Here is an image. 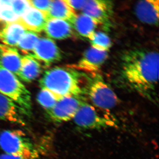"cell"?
I'll return each mask as SVG.
<instances>
[{"label":"cell","mask_w":159,"mask_h":159,"mask_svg":"<svg viewBox=\"0 0 159 159\" xmlns=\"http://www.w3.org/2000/svg\"><path fill=\"white\" fill-rule=\"evenodd\" d=\"M32 54L38 61L44 63L46 66L58 62L62 58V54L53 40L47 38L39 39Z\"/></svg>","instance_id":"9c48e42d"},{"label":"cell","mask_w":159,"mask_h":159,"mask_svg":"<svg viewBox=\"0 0 159 159\" xmlns=\"http://www.w3.org/2000/svg\"><path fill=\"white\" fill-rule=\"evenodd\" d=\"M42 67L38 61L32 54L22 57L21 66L19 74L20 79L26 83H31L39 76Z\"/></svg>","instance_id":"2e32d148"},{"label":"cell","mask_w":159,"mask_h":159,"mask_svg":"<svg viewBox=\"0 0 159 159\" xmlns=\"http://www.w3.org/2000/svg\"><path fill=\"white\" fill-rule=\"evenodd\" d=\"M39 39L38 35L33 31H26L23 35L17 46L25 54H28L29 51L34 50Z\"/></svg>","instance_id":"ffe728a7"},{"label":"cell","mask_w":159,"mask_h":159,"mask_svg":"<svg viewBox=\"0 0 159 159\" xmlns=\"http://www.w3.org/2000/svg\"><path fill=\"white\" fill-rule=\"evenodd\" d=\"M47 13L30 7L18 20L25 28L34 32L43 31L47 21Z\"/></svg>","instance_id":"4fadbf2b"},{"label":"cell","mask_w":159,"mask_h":159,"mask_svg":"<svg viewBox=\"0 0 159 159\" xmlns=\"http://www.w3.org/2000/svg\"><path fill=\"white\" fill-rule=\"evenodd\" d=\"M3 22H4V21H3L1 20H0V23Z\"/></svg>","instance_id":"4316f807"},{"label":"cell","mask_w":159,"mask_h":159,"mask_svg":"<svg viewBox=\"0 0 159 159\" xmlns=\"http://www.w3.org/2000/svg\"><path fill=\"white\" fill-rule=\"evenodd\" d=\"M107 57V51H100L91 48L85 51L77 64L69 66L77 71L96 73L99 70Z\"/></svg>","instance_id":"30bf717a"},{"label":"cell","mask_w":159,"mask_h":159,"mask_svg":"<svg viewBox=\"0 0 159 159\" xmlns=\"http://www.w3.org/2000/svg\"><path fill=\"white\" fill-rule=\"evenodd\" d=\"M81 11L82 13L88 16L107 30L111 25L113 4L110 1L85 0Z\"/></svg>","instance_id":"52a82bcc"},{"label":"cell","mask_w":159,"mask_h":159,"mask_svg":"<svg viewBox=\"0 0 159 159\" xmlns=\"http://www.w3.org/2000/svg\"><path fill=\"white\" fill-rule=\"evenodd\" d=\"M21 60L17 49L0 44V65L4 68L18 76Z\"/></svg>","instance_id":"5bb4252c"},{"label":"cell","mask_w":159,"mask_h":159,"mask_svg":"<svg viewBox=\"0 0 159 159\" xmlns=\"http://www.w3.org/2000/svg\"><path fill=\"white\" fill-rule=\"evenodd\" d=\"M26 31L25 28L18 20L6 23L0 34V39L6 45L9 47L17 46Z\"/></svg>","instance_id":"ac0fdd59"},{"label":"cell","mask_w":159,"mask_h":159,"mask_svg":"<svg viewBox=\"0 0 159 159\" xmlns=\"http://www.w3.org/2000/svg\"><path fill=\"white\" fill-rule=\"evenodd\" d=\"M11 7L13 12L19 17L21 16L25 11L31 7L28 1L14 0L11 1Z\"/></svg>","instance_id":"603a6c76"},{"label":"cell","mask_w":159,"mask_h":159,"mask_svg":"<svg viewBox=\"0 0 159 159\" xmlns=\"http://www.w3.org/2000/svg\"><path fill=\"white\" fill-rule=\"evenodd\" d=\"M26 116V112L20 106L0 93V120L25 126Z\"/></svg>","instance_id":"8fae6325"},{"label":"cell","mask_w":159,"mask_h":159,"mask_svg":"<svg viewBox=\"0 0 159 159\" xmlns=\"http://www.w3.org/2000/svg\"><path fill=\"white\" fill-rule=\"evenodd\" d=\"M0 34H1V32H0Z\"/></svg>","instance_id":"83f0119b"},{"label":"cell","mask_w":159,"mask_h":159,"mask_svg":"<svg viewBox=\"0 0 159 159\" xmlns=\"http://www.w3.org/2000/svg\"><path fill=\"white\" fill-rule=\"evenodd\" d=\"M66 2L68 4L71 8L75 10H80L83 7L85 0H80V1H72V0H65Z\"/></svg>","instance_id":"d4e9b609"},{"label":"cell","mask_w":159,"mask_h":159,"mask_svg":"<svg viewBox=\"0 0 159 159\" xmlns=\"http://www.w3.org/2000/svg\"><path fill=\"white\" fill-rule=\"evenodd\" d=\"M34 157H22L16 156L4 153L0 155V159H37Z\"/></svg>","instance_id":"484cf974"},{"label":"cell","mask_w":159,"mask_h":159,"mask_svg":"<svg viewBox=\"0 0 159 159\" xmlns=\"http://www.w3.org/2000/svg\"><path fill=\"white\" fill-rule=\"evenodd\" d=\"M82 75L68 66L46 71L39 80L40 87L48 90L60 99L65 97L83 98L86 91L81 86Z\"/></svg>","instance_id":"7a4b0ae2"},{"label":"cell","mask_w":159,"mask_h":159,"mask_svg":"<svg viewBox=\"0 0 159 159\" xmlns=\"http://www.w3.org/2000/svg\"><path fill=\"white\" fill-rule=\"evenodd\" d=\"M76 16L75 10L69 6L65 0L51 1L50 9L47 12L48 20L52 19L65 20L71 25Z\"/></svg>","instance_id":"e0dca14e"},{"label":"cell","mask_w":159,"mask_h":159,"mask_svg":"<svg viewBox=\"0 0 159 159\" xmlns=\"http://www.w3.org/2000/svg\"><path fill=\"white\" fill-rule=\"evenodd\" d=\"M71 25L79 35L89 39L95 33L98 24L88 16L81 13L77 15Z\"/></svg>","instance_id":"d6986e66"},{"label":"cell","mask_w":159,"mask_h":159,"mask_svg":"<svg viewBox=\"0 0 159 159\" xmlns=\"http://www.w3.org/2000/svg\"><path fill=\"white\" fill-rule=\"evenodd\" d=\"M121 60L122 81L142 96L151 97L158 81V53L145 49H132L124 52Z\"/></svg>","instance_id":"6da1fadb"},{"label":"cell","mask_w":159,"mask_h":159,"mask_svg":"<svg viewBox=\"0 0 159 159\" xmlns=\"http://www.w3.org/2000/svg\"><path fill=\"white\" fill-rule=\"evenodd\" d=\"M84 98L65 97L60 99L51 110L47 112L50 119L56 122H68L74 119L83 103Z\"/></svg>","instance_id":"ba28073f"},{"label":"cell","mask_w":159,"mask_h":159,"mask_svg":"<svg viewBox=\"0 0 159 159\" xmlns=\"http://www.w3.org/2000/svg\"><path fill=\"white\" fill-rule=\"evenodd\" d=\"M0 148L8 154L37 158V149L25 133L20 130H6L0 133Z\"/></svg>","instance_id":"277c9868"},{"label":"cell","mask_w":159,"mask_h":159,"mask_svg":"<svg viewBox=\"0 0 159 159\" xmlns=\"http://www.w3.org/2000/svg\"><path fill=\"white\" fill-rule=\"evenodd\" d=\"M51 1L49 0L46 1H38V0H28V2L31 7H34L35 9L40 11L47 12L48 11L51 6Z\"/></svg>","instance_id":"cb8c5ba5"},{"label":"cell","mask_w":159,"mask_h":159,"mask_svg":"<svg viewBox=\"0 0 159 159\" xmlns=\"http://www.w3.org/2000/svg\"><path fill=\"white\" fill-rule=\"evenodd\" d=\"M80 128L87 129H100L117 127V120L105 111L101 112L86 102L83 103L73 119Z\"/></svg>","instance_id":"5b68a950"},{"label":"cell","mask_w":159,"mask_h":159,"mask_svg":"<svg viewBox=\"0 0 159 159\" xmlns=\"http://www.w3.org/2000/svg\"><path fill=\"white\" fill-rule=\"evenodd\" d=\"M92 48L100 51H107L112 46L111 41L108 35L103 32H95L90 39Z\"/></svg>","instance_id":"44dd1931"},{"label":"cell","mask_w":159,"mask_h":159,"mask_svg":"<svg viewBox=\"0 0 159 159\" xmlns=\"http://www.w3.org/2000/svg\"><path fill=\"white\" fill-rule=\"evenodd\" d=\"M158 0L139 1L135 6L137 17L142 22L157 25L159 21Z\"/></svg>","instance_id":"7c38bea8"},{"label":"cell","mask_w":159,"mask_h":159,"mask_svg":"<svg viewBox=\"0 0 159 159\" xmlns=\"http://www.w3.org/2000/svg\"><path fill=\"white\" fill-rule=\"evenodd\" d=\"M0 93L6 96L31 115V94L17 77L0 65Z\"/></svg>","instance_id":"3957f363"},{"label":"cell","mask_w":159,"mask_h":159,"mask_svg":"<svg viewBox=\"0 0 159 159\" xmlns=\"http://www.w3.org/2000/svg\"><path fill=\"white\" fill-rule=\"evenodd\" d=\"M37 100L40 105L47 112L52 109L57 101L59 100L55 95L45 89H42L39 93Z\"/></svg>","instance_id":"7402d4cb"},{"label":"cell","mask_w":159,"mask_h":159,"mask_svg":"<svg viewBox=\"0 0 159 159\" xmlns=\"http://www.w3.org/2000/svg\"><path fill=\"white\" fill-rule=\"evenodd\" d=\"M43 30L50 38L59 40L71 37L74 32L70 23L57 19L48 20Z\"/></svg>","instance_id":"9a60e30c"},{"label":"cell","mask_w":159,"mask_h":159,"mask_svg":"<svg viewBox=\"0 0 159 159\" xmlns=\"http://www.w3.org/2000/svg\"><path fill=\"white\" fill-rule=\"evenodd\" d=\"M86 92L94 105L102 110H109L119 102V99L114 91L98 77L89 82Z\"/></svg>","instance_id":"8992f818"}]
</instances>
